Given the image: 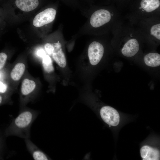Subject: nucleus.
Returning <instances> with one entry per match:
<instances>
[{
    "label": "nucleus",
    "instance_id": "dca6fc26",
    "mask_svg": "<svg viewBox=\"0 0 160 160\" xmlns=\"http://www.w3.org/2000/svg\"><path fill=\"white\" fill-rule=\"evenodd\" d=\"M151 33L159 40L160 39V23L153 25L151 29Z\"/></svg>",
    "mask_w": 160,
    "mask_h": 160
},
{
    "label": "nucleus",
    "instance_id": "412c9836",
    "mask_svg": "<svg viewBox=\"0 0 160 160\" xmlns=\"http://www.w3.org/2000/svg\"><path fill=\"white\" fill-rule=\"evenodd\" d=\"M36 54L38 56L42 58L46 54L45 52L43 49H38Z\"/></svg>",
    "mask_w": 160,
    "mask_h": 160
},
{
    "label": "nucleus",
    "instance_id": "f8f14e48",
    "mask_svg": "<svg viewBox=\"0 0 160 160\" xmlns=\"http://www.w3.org/2000/svg\"><path fill=\"white\" fill-rule=\"evenodd\" d=\"M144 59L145 64L148 66L155 67L160 65V55L158 53H148L144 56Z\"/></svg>",
    "mask_w": 160,
    "mask_h": 160
},
{
    "label": "nucleus",
    "instance_id": "9b49d317",
    "mask_svg": "<svg viewBox=\"0 0 160 160\" xmlns=\"http://www.w3.org/2000/svg\"><path fill=\"white\" fill-rule=\"evenodd\" d=\"M26 69L25 64L19 62L16 64L10 73V76L11 79L14 82L19 81L23 76Z\"/></svg>",
    "mask_w": 160,
    "mask_h": 160
},
{
    "label": "nucleus",
    "instance_id": "39448f33",
    "mask_svg": "<svg viewBox=\"0 0 160 160\" xmlns=\"http://www.w3.org/2000/svg\"><path fill=\"white\" fill-rule=\"evenodd\" d=\"M104 52V47L100 43L94 41L89 45L88 56L90 62L92 65H96L100 61Z\"/></svg>",
    "mask_w": 160,
    "mask_h": 160
},
{
    "label": "nucleus",
    "instance_id": "aec40b11",
    "mask_svg": "<svg viewBox=\"0 0 160 160\" xmlns=\"http://www.w3.org/2000/svg\"><path fill=\"white\" fill-rule=\"evenodd\" d=\"M7 85L2 82L0 81V92L1 93H5L7 89Z\"/></svg>",
    "mask_w": 160,
    "mask_h": 160
},
{
    "label": "nucleus",
    "instance_id": "f03ea898",
    "mask_svg": "<svg viewBox=\"0 0 160 160\" xmlns=\"http://www.w3.org/2000/svg\"><path fill=\"white\" fill-rule=\"evenodd\" d=\"M36 84L35 81L28 78L22 81L20 88V100L21 108L31 100L36 89Z\"/></svg>",
    "mask_w": 160,
    "mask_h": 160
},
{
    "label": "nucleus",
    "instance_id": "4468645a",
    "mask_svg": "<svg viewBox=\"0 0 160 160\" xmlns=\"http://www.w3.org/2000/svg\"><path fill=\"white\" fill-rule=\"evenodd\" d=\"M160 5L159 0H142L140 2L141 7L148 12L155 10Z\"/></svg>",
    "mask_w": 160,
    "mask_h": 160
},
{
    "label": "nucleus",
    "instance_id": "2eb2a0df",
    "mask_svg": "<svg viewBox=\"0 0 160 160\" xmlns=\"http://www.w3.org/2000/svg\"><path fill=\"white\" fill-rule=\"evenodd\" d=\"M42 64L46 72L50 73L53 71L54 68L52 60L49 55L46 54L42 57Z\"/></svg>",
    "mask_w": 160,
    "mask_h": 160
},
{
    "label": "nucleus",
    "instance_id": "9d476101",
    "mask_svg": "<svg viewBox=\"0 0 160 160\" xmlns=\"http://www.w3.org/2000/svg\"><path fill=\"white\" fill-rule=\"evenodd\" d=\"M16 6L21 10L26 12L32 11L39 5V0H15Z\"/></svg>",
    "mask_w": 160,
    "mask_h": 160
},
{
    "label": "nucleus",
    "instance_id": "7ed1b4c3",
    "mask_svg": "<svg viewBox=\"0 0 160 160\" xmlns=\"http://www.w3.org/2000/svg\"><path fill=\"white\" fill-rule=\"evenodd\" d=\"M100 116L103 120L109 126H116L120 121V116L117 111L108 106L102 107L100 111Z\"/></svg>",
    "mask_w": 160,
    "mask_h": 160
},
{
    "label": "nucleus",
    "instance_id": "f257e3e1",
    "mask_svg": "<svg viewBox=\"0 0 160 160\" xmlns=\"http://www.w3.org/2000/svg\"><path fill=\"white\" fill-rule=\"evenodd\" d=\"M38 115L36 111L25 107L21 108L18 115L5 129L4 135L14 136L24 139L30 138L31 125Z\"/></svg>",
    "mask_w": 160,
    "mask_h": 160
},
{
    "label": "nucleus",
    "instance_id": "4be33fe9",
    "mask_svg": "<svg viewBox=\"0 0 160 160\" xmlns=\"http://www.w3.org/2000/svg\"><path fill=\"white\" fill-rule=\"evenodd\" d=\"M4 99L2 96L0 95V105L4 102Z\"/></svg>",
    "mask_w": 160,
    "mask_h": 160
},
{
    "label": "nucleus",
    "instance_id": "0eeeda50",
    "mask_svg": "<svg viewBox=\"0 0 160 160\" xmlns=\"http://www.w3.org/2000/svg\"><path fill=\"white\" fill-rule=\"evenodd\" d=\"M25 143L28 151L34 160H47L48 157L35 145L30 138L25 139Z\"/></svg>",
    "mask_w": 160,
    "mask_h": 160
},
{
    "label": "nucleus",
    "instance_id": "ddd939ff",
    "mask_svg": "<svg viewBox=\"0 0 160 160\" xmlns=\"http://www.w3.org/2000/svg\"><path fill=\"white\" fill-rule=\"evenodd\" d=\"M52 54L54 60L61 67L64 68L66 65L65 55L61 48V46L56 48Z\"/></svg>",
    "mask_w": 160,
    "mask_h": 160
},
{
    "label": "nucleus",
    "instance_id": "6ab92c4d",
    "mask_svg": "<svg viewBox=\"0 0 160 160\" xmlns=\"http://www.w3.org/2000/svg\"><path fill=\"white\" fill-rule=\"evenodd\" d=\"M7 58V55L5 53L3 52L0 53V70L4 66Z\"/></svg>",
    "mask_w": 160,
    "mask_h": 160
},
{
    "label": "nucleus",
    "instance_id": "a211bd4d",
    "mask_svg": "<svg viewBox=\"0 0 160 160\" xmlns=\"http://www.w3.org/2000/svg\"><path fill=\"white\" fill-rule=\"evenodd\" d=\"M44 47L47 53L49 55H52L54 51L53 44L47 43L45 44Z\"/></svg>",
    "mask_w": 160,
    "mask_h": 160
},
{
    "label": "nucleus",
    "instance_id": "20e7f679",
    "mask_svg": "<svg viewBox=\"0 0 160 160\" xmlns=\"http://www.w3.org/2000/svg\"><path fill=\"white\" fill-rule=\"evenodd\" d=\"M56 14V11L54 8H47L36 15L33 19V24L39 27L49 23L54 20Z\"/></svg>",
    "mask_w": 160,
    "mask_h": 160
},
{
    "label": "nucleus",
    "instance_id": "f3484780",
    "mask_svg": "<svg viewBox=\"0 0 160 160\" xmlns=\"http://www.w3.org/2000/svg\"><path fill=\"white\" fill-rule=\"evenodd\" d=\"M4 134L0 131V159H3L5 148V144Z\"/></svg>",
    "mask_w": 160,
    "mask_h": 160
},
{
    "label": "nucleus",
    "instance_id": "423d86ee",
    "mask_svg": "<svg viewBox=\"0 0 160 160\" xmlns=\"http://www.w3.org/2000/svg\"><path fill=\"white\" fill-rule=\"evenodd\" d=\"M111 18L110 12L105 9H100L95 12L90 19V23L93 27H100L109 22Z\"/></svg>",
    "mask_w": 160,
    "mask_h": 160
},
{
    "label": "nucleus",
    "instance_id": "6e6552de",
    "mask_svg": "<svg viewBox=\"0 0 160 160\" xmlns=\"http://www.w3.org/2000/svg\"><path fill=\"white\" fill-rule=\"evenodd\" d=\"M140 154L143 160L160 159V152L157 149L148 145H144L140 148Z\"/></svg>",
    "mask_w": 160,
    "mask_h": 160
},
{
    "label": "nucleus",
    "instance_id": "1a4fd4ad",
    "mask_svg": "<svg viewBox=\"0 0 160 160\" xmlns=\"http://www.w3.org/2000/svg\"><path fill=\"white\" fill-rule=\"evenodd\" d=\"M139 45L137 41L133 39L129 40L124 45L121 50L122 54L126 57H131L138 52Z\"/></svg>",
    "mask_w": 160,
    "mask_h": 160
}]
</instances>
